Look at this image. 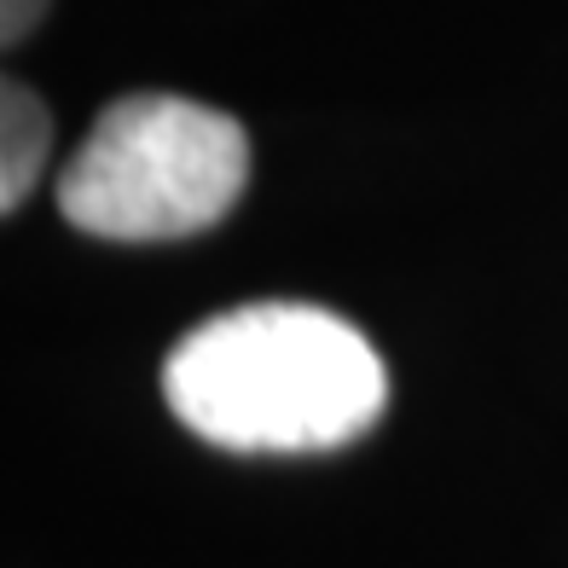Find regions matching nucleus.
I'll list each match as a JSON object with an SVG mask.
<instances>
[{
  "label": "nucleus",
  "mask_w": 568,
  "mask_h": 568,
  "mask_svg": "<svg viewBox=\"0 0 568 568\" xmlns=\"http://www.w3.org/2000/svg\"><path fill=\"white\" fill-rule=\"evenodd\" d=\"M41 12H47V0H0V41H23L41 23Z\"/></svg>",
  "instance_id": "4"
},
{
  "label": "nucleus",
  "mask_w": 568,
  "mask_h": 568,
  "mask_svg": "<svg viewBox=\"0 0 568 568\" xmlns=\"http://www.w3.org/2000/svg\"><path fill=\"white\" fill-rule=\"evenodd\" d=\"M163 400L226 453H331L383 418L389 366L331 307L250 302L174 343Z\"/></svg>",
  "instance_id": "1"
},
{
  "label": "nucleus",
  "mask_w": 568,
  "mask_h": 568,
  "mask_svg": "<svg viewBox=\"0 0 568 568\" xmlns=\"http://www.w3.org/2000/svg\"><path fill=\"white\" fill-rule=\"evenodd\" d=\"M250 180V134L180 93L105 105L59 174V215L111 244H174L215 226Z\"/></svg>",
  "instance_id": "2"
},
{
  "label": "nucleus",
  "mask_w": 568,
  "mask_h": 568,
  "mask_svg": "<svg viewBox=\"0 0 568 568\" xmlns=\"http://www.w3.org/2000/svg\"><path fill=\"white\" fill-rule=\"evenodd\" d=\"M47 145H53V116H47L41 93L7 82L0 88V215H12L30 197L47 163Z\"/></svg>",
  "instance_id": "3"
}]
</instances>
